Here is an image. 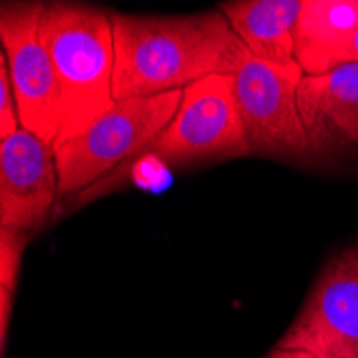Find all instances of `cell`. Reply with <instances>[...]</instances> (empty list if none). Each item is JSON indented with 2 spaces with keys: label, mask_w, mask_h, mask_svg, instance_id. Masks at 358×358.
Returning a JSON list of instances; mask_svg holds the SVG:
<instances>
[{
  "label": "cell",
  "mask_w": 358,
  "mask_h": 358,
  "mask_svg": "<svg viewBox=\"0 0 358 358\" xmlns=\"http://www.w3.org/2000/svg\"><path fill=\"white\" fill-rule=\"evenodd\" d=\"M110 15L116 103L185 90L208 76L236 73L251 58L219 9L195 15Z\"/></svg>",
  "instance_id": "1"
},
{
  "label": "cell",
  "mask_w": 358,
  "mask_h": 358,
  "mask_svg": "<svg viewBox=\"0 0 358 358\" xmlns=\"http://www.w3.org/2000/svg\"><path fill=\"white\" fill-rule=\"evenodd\" d=\"M43 41L62 94L60 146L116 106L114 26L108 9L84 3H45Z\"/></svg>",
  "instance_id": "2"
},
{
  "label": "cell",
  "mask_w": 358,
  "mask_h": 358,
  "mask_svg": "<svg viewBox=\"0 0 358 358\" xmlns=\"http://www.w3.org/2000/svg\"><path fill=\"white\" fill-rule=\"evenodd\" d=\"M180 101L182 90L118 101L84 134L56 146L58 198L86 189L120 161L148 150L176 116Z\"/></svg>",
  "instance_id": "3"
},
{
  "label": "cell",
  "mask_w": 358,
  "mask_h": 358,
  "mask_svg": "<svg viewBox=\"0 0 358 358\" xmlns=\"http://www.w3.org/2000/svg\"><path fill=\"white\" fill-rule=\"evenodd\" d=\"M303 78L296 60L268 62L255 56L234 73L236 108L251 152L315 164L299 110Z\"/></svg>",
  "instance_id": "4"
},
{
  "label": "cell",
  "mask_w": 358,
  "mask_h": 358,
  "mask_svg": "<svg viewBox=\"0 0 358 358\" xmlns=\"http://www.w3.org/2000/svg\"><path fill=\"white\" fill-rule=\"evenodd\" d=\"M43 13L45 3H3L0 39L22 129L56 144L62 129V94L43 41Z\"/></svg>",
  "instance_id": "5"
},
{
  "label": "cell",
  "mask_w": 358,
  "mask_h": 358,
  "mask_svg": "<svg viewBox=\"0 0 358 358\" xmlns=\"http://www.w3.org/2000/svg\"><path fill=\"white\" fill-rule=\"evenodd\" d=\"M148 150L172 164H200L251 155L236 108L234 73L208 76L187 86L176 116Z\"/></svg>",
  "instance_id": "6"
},
{
  "label": "cell",
  "mask_w": 358,
  "mask_h": 358,
  "mask_svg": "<svg viewBox=\"0 0 358 358\" xmlns=\"http://www.w3.org/2000/svg\"><path fill=\"white\" fill-rule=\"evenodd\" d=\"M277 348L317 358H358V245L329 259Z\"/></svg>",
  "instance_id": "7"
},
{
  "label": "cell",
  "mask_w": 358,
  "mask_h": 358,
  "mask_svg": "<svg viewBox=\"0 0 358 358\" xmlns=\"http://www.w3.org/2000/svg\"><path fill=\"white\" fill-rule=\"evenodd\" d=\"M58 200L54 144L20 129L0 142V227L41 232Z\"/></svg>",
  "instance_id": "8"
},
{
  "label": "cell",
  "mask_w": 358,
  "mask_h": 358,
  "mask_svg": "<svg viewBox=\"0 0 358 358\" xmlns=\"http://www.w3.org/2000/svg\"><path fill=\"white\" fill-rule=\"evenodd\" d=\"M299 110L315 161L358 157V62L324 76H305Z\"/></svg>",
  "instance_id": "9"
},
{
  "label": "cell",
  "mask_w": 358,
  "mask_h": 358,
  "mask_svg": "<svg viewBox=\"0 0 358 358\" xmlns=\"http://www.w3.org/2000/svg\"><path fill=\"white\" fill-rule=\"evenodd\" d=\"M358 30V0H303L294 28V60L305 76H324L341 64Z\"/></svg>",
  "instance_id": "10"
},
{
  "label": "cell",
  "mask_w": 358,
  "mask_h": 358,
  "mask_svg": "<svg viewBox=\"0 0 358 358\" xmlns=\"http://www.w3.org/2000/svg\"><path fill=\"white\" fill-rule=\"evenodd\" d=\"M251 56L268 62L294 60V28L303 0H236L219 9Z\"/></svg>",
  "instance_id": "11"
},
{
  "label": "cell",
  "mask_w": 358,
  "mask_h": 358,
  "mask_svg": "<svg viewBox=\"0 0 358 358\" xmlns=\"http://www.w3.org/2000/svg\"><path fill=\"white\" fill-rule=\"evenodd\" d=\"M30 236L32 234L24 230L0 227V292H9L15 296L22 255Z\"/></svg>",
  "instance_id": "12"
},
{
  "label": "cell",
  "mask_w": 358,
  "mask_h": 358,
  "mask_svg": "<svg viewBox=\"0 0 358 358\" xmlns=\"http://www.w3.org/2000/svg\"><path fill=\"white\" fill-rule=\"evenodd\" d=\"M22 129L20 124V112L15 103V94L9 78V67L5 56L0 58V142L11 138Z\"/></svg>",
  "instance_id": "13"
},
{
  "label": "cell",
  "mask_w": 358,
  "mask_h": 358,
  "mask_svg": "<svg viewBox=\"0 0 358 358\" xmlns=\"http://www.w3.org/2000/svg\"><path fill=\"white\" fill-rule=\"evenodd\" d=\"M266 358H317L311 352L305 350H289V348H275Z\"/></svg>",
  "instance_id": "14"
},
{
  "label": "cell",
  "mask_w": 358,
  "mask_h": 358,
  "mask_svg": "<svg viewBox=\"0 0 358 358\" xmlns=\"http://www.w3.org/2000/svg\"><path fill=\"white\" fill-rule=\"evenodd\" d=\"M348 62H358V30L354 32L350 48H348V54H345V64Z\"/></svg>",
  "instance_id": "15"
}]
</instances>
